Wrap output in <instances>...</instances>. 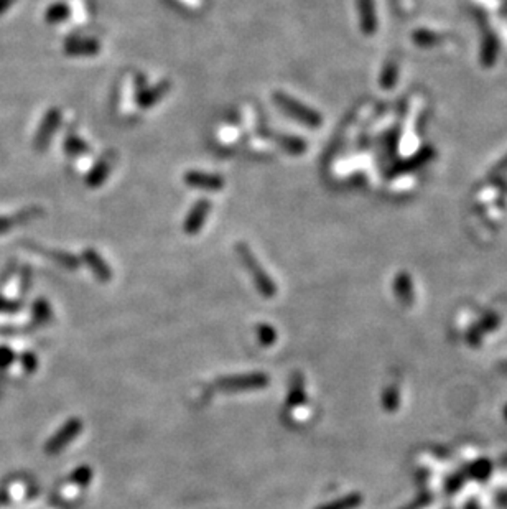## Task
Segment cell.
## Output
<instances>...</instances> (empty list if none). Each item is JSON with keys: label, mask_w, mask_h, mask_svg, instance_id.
I'll return each mask as SVG.
<instances>
[{"label": "cell", "mask_w": 507, "mask_h": 509, "mask_svg": "<svg viewBox=\"0 0 507 509\" xmlns=\"http://www.w3.org/2000/svg\"><path fill=\"white\" fill-rule=\"evenodd\" d=\"M236 254H238L240 262L244 264V267H246L249 274H251L257 292L265 298L276 297L277 295L276 282L270 279V276L264 271V267L260 266V262L257 260L256 256H254L251 247H249L246 242H238L236 244Z\"/></svg>", "instance_id": "6da1fadb"}, {"label": "cell", "mask_w": 507, "mask_h": 509, "mask_svg": "<svg viewBox=\"0 0 507 509\" xmlns=\"http://www.w3.org/2000/svg\"><path fill=\"white\" fill-rule=\"evenodd\" d=\"M273 101H276L277 106L280 107L287 116L293 117L295 121L302 122V124L310 125V127H316V125L321 124L320 114H316V112L311 111L310 107L303 106L302 103H298L297 99L285 94V92L277 91L276 94H273Z\"/></svg>", "instance_id": "7a4b0ae2"}, {"label": "cell", "mask_w": 507, "mask_h": 509, "mask_svg": "<svg viewBox=\"0 0 507 509\" xmlns=\"http://www.w3.org/2000/svg\"><path fill=\"white\" fill-rule=\"evenodd\" d=\"M218 388L223 391H249V389H260L269 386V376L262 373L252 374H239V376H227L221 377L218 381Z\"/></svg>", "instance_id": "3957f363"}, {"label": "cell", "mask_w": 507, "mask_h": 509, "mask_svg": "<svg viewBox=\"0 0 507 509\" xmlns=\"http://www.w3.org/2000/svg\"><path fill=\"white\" fill-rule=\"evenodd\" d=\"M83 430V422L79 419H71L70 422H66L65 426L60 428V432L56 435H53L52 439L46 444V453L48 455H56L60 453L63 448H66L68 444H71L76 437L79 435V432Z\"/></svg>", "instance_id": "277c9868"}, {"label": "cell", "mask_w": 507, "mask_h": 509, "mask_svg": "<svg viewBox=\"0 0 507 509\" xmlns=\"http://www.w3.org/2000/svg\"><path fill=\"white\" fill-rule=\"evenodd\" d=\"M60 122H61L60 109L53 107L46 112V116L43 117V121H41L40 129H38V132L35 136V147L38 150H45L46 147H48L53 134L56 132L58 125H60Z\"/></svg>", "instance_id": "5b68a950"}, {"label": "cell", "mask_w": 507, "mask_h": 509, "mask_svg": "<svg viewBox=\"0 0 507 509\" xmlns=\"http://www.w3.org/2000/svg\"><path fill=\"white\" fill-rule=\"evenodd\" d=\"M209 209H211L209 200H205V198H203V200L196 201V203L193 205V208L189 209L188 216L185 218V222H183L185 233H187L188 236H194L200 233V231L203 229V226H205L206 218H208Z\"/></svg>", "instance_id": "8992f818"}, {"label": "cell", "mask_w": 507, "mask_h": 509, "mask_svg": "<svg viewBox=\"0 0 507 509\" xmlns=\"http://www.w3.org/2000/svg\"><path fill=\"white\" fill-rule=\"evenodd\" d=\"M185 183L192 188H200V190L206 191H218L224 188V180L221 175L216 174H206V172L192 170L187 172L183 176Z\"/></svg>", "instance_id": "52a82bcc"}, {"label": "cell", "mask_w": 507, "mask_h": 509, "mask_svg": "<svg viewBox=\"0 0 507 509\" xmlns=\"http://www.w3.org/2000/svg\"><path fill=\"white\" fill-rule=\"evenodd\" d=\"M170 87H172V83L168 81V79H163V81H160L158 84H155V86H152V87L145 86L142 91L137 92L138 107L141 109L154 107L158 101H162L165 96L168 94Z\"/></svg>", "instance_id": "ba28073f"}, {"label": "cell", "mask_w": 507, "mask_h": 509, "mask_svg": "<svg viewBox=\"0 0 507 509\" xmlns=\"http://www.w3.org/2000/svg\"><path fill=\"white\" fill-rule=\"evenodd\" d=\"M116 162V154L114 152H105L103 157L97 160V163L92 167V170L90 172L86 178V185L90 188H99L101 185L105 182L109 174H111V168Z\"/></svg>", "instance_id": "9c48e42d"}, {"label": "cell", "mask_w": 507, "mask_h": 509, "mask_svg": "<svg viewBox=\"0 0 507 509\" xmlns=\"http://www.w3.org/2000/svg\"><path fill=\"white\" fill-rule=\"evenodd\" d=\"M99 50L101 43L94 39H70L65 43L68 56H94Z\"/></svg>", "instance_id": "30bf717a"}, {"label": "cell", "mask_w": 507, "mask_h": 509, "mask_svg": "<svg viewBox=\"0 0 507 509\" xmlns=\"http://www.w3.org/2000/svg\"><path fill=\"white\" fill-rule=\"evenodd\" d=\"M83 260H84V264H86V266L90 267L92 272H94L97 280L109 282L112 279L111 267H109L107 264L104 262V259L101 258V256L97 254L94 249H91V247L84 249L83 251Z\"/></svg>", "instance_id": "8fae6325"}, {"label": "cell", "mask_w": 507, "mask_h": 509, "mask_svg": "<svg viewBox=\"0 0 507 509\" xmlns=\"http://www.w3.org/2000/svg\"><path fill=\"white\" fill-rule=\"evenodd\" d=\"M43 211L40 208H27L23 211L12 214V216H3L0 218V233H6L10 228L19 225H25V222L35 220V218H40Z\"/></svg>", "instance_id": "7c38bea8"}, {"label": "cell", "mask_w": 507, "mask_h": 509, "mask_svg": "<svg viewBox=\"0 0 507 509\" xmlns=\"http://www.w3.org/2000/svg\"><path fill=\"white\" fill-rule=\"evenodd\" d=\"M276 142L282 149L287 150L289 154L298 155L303 154L307 150V142H303L302 138L295 137V136H287V134H278V136H273Z\"/></svg>", "instance_id": "4fadbf2b"}, {"label": "cell", "mask_w": 507, "mask_h": 509, "mask_svg": "<svg viewBox=\"0 0 507 509\" xmlns=\"http://www.w3.org/2000/svg\"><path fill=\"white\" fill-rule=\"evenodd\" d=\"M305 401V391H303V380L300 377V374H295L293 381L290 384V393H289V409H295L300 407Z\"/></svg>", "instance_id": "5bb4252c"}, {"label": "cell", "mask_w": 507, "mask_h": 509, "mask_svg": "<svg viewBox=\"0 0 507 509\" xmlns=\"http://www.w3.org/2000/svg\"><path fill=\"white\" fill-rule=\"evenodd\" d=\"M65 152L73 155V157H78V155H84L90 152V147H87L86 142L83 141L81 137L76 136L74 132L68 134L65 138Z\"/></svg>", "instance_id": "9a60e30c"}, {"label": "cell", "mask_w": 507, "mask_h": 509, "mask_svg": "<svg viewBox=\"0 0 507 509\" xmlns=\"http://www.w3.org/2000/svg\"><path fill=\"white\" fill-rule=\"evenodd\" d=\"M50 258L54 259V262H58L60 266L70 269V271H74V269L79 267V259L76 256L70 254V252H63V251H50L48 252Z\"/></svg>", "instance_id": "2e32d148"}, {"label": "cell", "mask_w": 507, "mask_h": 509, "mask_svg": "<svg viewBox=\"0 0 507 509\" xmlns=\"http://www.w3.org/2000/svg\"><path fill=\"white\" fill-rule=\"evenodd\" d=\"M68 15H70V8H68L66 3L60 2V3H53V6L46 10L45 19L48 23H58L68 19Z\"/></svg>", "instance_id": "e0dca14e"}, {"label": "cell", "mask_w": 507, "mask_h": 509, "mask_svg": "<svg viewBox=\"0 0 507 509\" xmlns=\"http://www.w3.org/2000/svg\"><path fill=\"white\" fill-rule=\"evenodd\" d=\"M91 478H92V471L90 466H81V468H78L73 475H71L70 485H73L79 490V488L90 485Z\"/></svg>", "instance_id": "ac0fdd59"}, {"label": "cell", "mask_w": 507, "mask_h": 509, "mask_svg": "<svg viewBox=\"0 0 507 509\" xmlns=\"http://www.w3.org/2000/svg\"><path fill=\"white\" fill-rule=\"evenodd\" d=\"M257 338H259L262 346H272L277 342V331L270 325L262 323V325L257 326Z\"/></svg>", "instance_id": "d6986e66"}, {"label": "cell", "mask_w": 507, "mask_h": 509, "mask_svg": "<svg viewBox=\"0 0 507 509\" xmlns=\"http://www.w3.org/2000/svg\"><path fill=\"white\" fill-rule=\"evenodd\" d=\"M35 315H37L38 320H41V322H46V320L50 318V307H48V304H46V300H43V298H38V300H37Z\"/></svg>", "instance_id": "ffe728a7"}, {"label": "cell", "mask_w": 507, "mask_h": 509, "mask_svg": "<svg viewBox=\"0 0 507 509\" xmlns=\"http://www.w3.org/2000/svg\"><path fill=\"white\" fill-rule=\"evenodd\" d=\"M356 498H346L343 501L328 504V506H323L320 509H351L353 506H356Z\"/></svg>", "instance_id": "44dd1931"}, {"label": "cell", "mask_w": 507, "mask_h": 509, "mask_svg": "<svg viewBox=\"0 0 507 509\" xmlns=\"http://www.w3.org/2000/svg\"><path fill=\"white\" fill-rule=\"evenodd\" d=\"M14 2H15V0H0V15L6 14L7 8L10 7Z\"/></svg>", "instance_id": "7402d4cb"}, {"label": "cell", "mask_w": 507, "mask_h": 509, "mask_svg": "<svg viewBox=\"0 0 507 509\" xmlns=\"http://www.w3.org/2000/svg\"><path fill=\"white\" fill-rule=\"evenodd\" d=\"M25 368L30 369V371L35 369V357H33L32 355H28V357H25Z\"/></svg>", "instance_id": "603a6c76"}]
</instances>
